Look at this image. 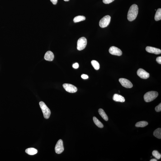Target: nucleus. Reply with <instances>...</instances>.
I'll return each instance as SVG.
<instances>
[{
    "instance_id": "nucleus-17",
    "label": "nucleus",
    "mask_w": 161,
    "mask_h": 161,
    "mask_svg": "<svg viewBox=\"0 0 161 161\" xmlns=\"http://www.w3.org/2000/svg\"><path fill=\"white\" fill-rule=\"evenodd\" d=\"M148 124V123L147 121H140L137 123L135 124V126L136 127H144L147 126Z\"/></svg>"
},
{
    "instance_id": "nucleus-21",
    "label": "nucleus",
    "mask_w": 161,
    "mask_h": 161,
    "mask_svg": "<svg viewBox=\"0 0 161 161\" xmlns=\"http://www.w3.org/2000/svg\"><path fill=\"white\" fill-rule=\"evenodd\" d=\"M85 19L86 18L84 16H78L74 18L73 19V21L74 22L76 23L84 21Z\"/></svg>"
},
{
    "instance_id": "nucleus-2",
    "label": "nucleus",
    "mask_w": 161,
    "mask_h": 161,
    "mask_svg": "<svg viewBox=\"0 0 161 161\" xmlns=\"http://www.w3.org/2000/svg\"><path fill=\"white\" fill-rule=\"evenodd\" d=\"M158 94L156 91H151L147 92L144 96V101L147 102L154 100L158 97Z\"/></svg>"
},
{
    "instance_id": "nucleus-3",
    "label": "nucleus",
    "mask_w": 161,
    "mask_h": 161,
    "mask_svg": "<svg viewBox=\"0 0 161 161\" xmlns=\"http://www.w3.org/2000/svg\"><path fill=\"white\" fill-rule=\"evenodd\" d=\"M39 105L42 112L44 118L46 119H49L51 114L50 110L43 101H40L39 103Z\"/></svg>"
},
{
    "instance_id": "nucleus-18",
    "label": "nucleus",
    "mask_w": 161,
    "mask_h": 161,
    "mask_svg": "<svg viewBox=\"0 0 161 161\" xmlns=\"http://www.w3.org/2000/svg\"><path fill=\"white\" fill-rule=\"evenodd\" d=\"M93 121L94 123L98 127L103 128L104 127V125L100 121L95 117H93Z\"/></svg>"
},
{
    "instance_id": "nucleus-13",
    "label": "nucleus",
    "mask_w": 161,
    "mask_h": 161,
    "mask_svg": "<svg viewBox=\"0 0 161 161\" xmlns=\"http://www.w3.org/2000/svg\"><path fill=\"white\" fill-rule=\"evenodd\" d=\"M113 99L116 102H124L125 101V99L124 97L117 94H115L114 95Z\"/></svg>"
},
{
    "instance_id": "nucleus-28",
    "label": "nucleus",
    "mask_w": 161,
    "mask_h": 161,
    "mask_svg": "<svg viewBox=\"0 0 161 161\" xmlns=\"http://www.w3.org/2000/svg\"><path fill=\"white\" fill-rule=\"evenodd\" d=\"M50 1L54 5H56L57 3L58 0H50Z\"/></svg>"
},
{
    "instance_id": "nucleus-20",
    "label": "nucleus",
    "mask_w": 161,
    "mask_h": 161,
    "mask_svg": "<svg viewBox=\"0 0 161 161\" xmlns=\"http://www.w3.org/2000/svg\"><path fill=\"white\" fill-rule=\"evenodd\" d=\"M91 64L96 70H98L99 69L100 64L97 61L95 60H92L91 62Z\"/></svg>"
},
{
    "instance_id": "nucleus-30",
    "label": "nucleus",
    "mask_w": 161,
    "mask_h": 161,
    "mask_svg": "<svg viewBox=\"0 0 161 161\" xmlns=\"http://www.w3.org/2000/svg\"><path fill=\"white\" fill-rule=\"evenodd\" d=\"M64 0L65 1H69V0Z\"/></svg>"
},
{
    "instance_id": "nucleus-23",
    "label": "nucleus",
    "mask_w": 161,
    "mask_h": 161,
    "mask_svg": "<svg viewBox=\"0 0 161 161\" xmlns=\"http://www.w3.org/2000/svg\"><path fill=\"white\" fill-rule=\"evenodd\" d=\"M155 111L157 112H160L161 111V103H160L159 104L158 106H157L155 107Z\"/></svg>"
},
{
    "instance_id": "nucleus-29",
    "label": "nucleus",
    "mask_w": 161,
    "mask_h": 161,
    "mask_svg": "<svg viewBox=\"0 0 161 161\" xmlns=\"http://www.w3.org/2000/svg\"><path fill=\"white\" fill-rule=\"evenodd\" d=\"M150 161H157V160L156 159H153L151 160H150Z\"/></svg>"
},
{
    "instance_id": "nucleus-1",
    "label": "nucleus",
    "mask_w": 161,
    "mask_h": 161,
    "mask_svg": "<svg viewBox=\"0 0 161 161\" xmlns=\"http://www.w3.org/2000/svg\"><path fill=\"white\" fill-rule=\"evenodd\" d=\"M139 8L137 5L133 4L130 7L128 12L127 19L129 21H133L136 18L137 16Z\"/></svg>"
},
{
    "instance_id": "nucleus-5",
    "label": "nucleus",
    "mask_w": 161,
    "mask_h": 161,
    "mask_svg": "<svg viewBox=\"0 0 161 161\" xmlns=\"http://www.w3.org/2000/svg\"><path fill=\"white\" fill-rule=\"evenodd\" d=\"M111 17L109 15H106L100 20L99 26L101 28H105L108 26L111 21Z\"/></svg>"
},
{
    "instance_id": "nucleus-9",
    "label": "nucleus",
    "mask_w": 161,
    "mask_h": 161,
    "mask_svg": "<svg viewBox=\"0 0 161 161\" xmlns=\"http://www.w3.org/2000/svg\"><path fill=\"white\" fill-rule=\"evenodd\" d=\"M109 52L113 55L117 56H121L122 55V52L121 50L115 46H112L109 49Z\"/></svg>"
},
{
    "instance_id": "nucleus-16",
    "label": "nucleus",
    "mask_w": 161,
    "mask_h": 161,
    "mask_svg": "<svg viewBox=\"0 0 161 161\" xmlns=\"http://www.w3.org/2000/svg\"><path fill=\"white\" fill-rule=\"evenodd\" d=\"M153 135L158 139H161V129L158 128L154 130L153 133Z\"/></svg>"
},
{
    "instance_id": "nucleus-14",
    "label": "nucleus",
    "mask_w": 161,
    "mask_h": 161,
    "mask_svg": "<svg viewBox=\"0 0 161 161\" xmlns=\"http://www.w3.org/2000/svg\"><path fill=\"white\" fill-rule=\"evenodd\" d=\"M25 152L29 155H34L37 153L38 151L35 148H30L27 149L25 150Z\"/></svg>"
},
{
    "instance_id": "nucleus-7",
    "label": "nucleus",
    "mask_w": 161,
    "mask_h": 161,
    "mask_svg": "<svg viewBox=\"0 0 161 161\" xmlns=\"http://www.w3.org/2000/svg\"><path fill=\"white\" fill-rule=\"evenodd\" d=\"M63 86L66 91L70 93H75L77 91V87L73 85L69 84H64Z\"/></svg>"
},
{
    "instance_id": "nucleus-25",
    "label": "nucleus",
    "mask_w": 161,
    "mask_h": 161,
    "mask_svg": "<svg viewBox=\"0 0 161 161\" xmlns=\"http://www.w3.org/2000/svg\"><path fill=\"white\" fill-rule=\"evenodd\" d=\"M73 67L75 69H77L79 68V64H78V63H76L73 64Z\"/></svg>"
},
{
    "instance_id": "nucleus-15",
    "label": "nucleus",
    "mask_w": 161,
    "mask_h": 161,
    "mask_svg": "<svg viewBox=\"0 0 161 161\" xmlns=\"http://www.w3.org/2000/svg\"><path fill=\"white\" fill-rule=\"evenodd\" d=\"M98 112L99 115L104 120L106 121H108V117L103 109H99L98 110Z\"/></svg>"
},
{
    "instance_id": "nucleus-10",
    "label": "nucleus",
    "mask_w": 161,
    "mask_h": 161,
    "mask_svg": "<svg viewBox=\"0 0 161 161\" xmlns=\"http://www.w3.org/2000/svg\"><path fill=\"white\" fill-rule=\"evenodd\" d=\"M137 74L140 78L146 79L149 78V74L144 70L141 68L139 69L137 71Z\"/></svg>"
},
{
    "instance_id": "nucleus-19",
    "label": "nucleus",
    "mask_w": 161,
    "mask_h": 161,
    "mask_svg": "<svg viewBox=\"0 0 161 161\" xmlns=\"http://www.w3.org/2000/svg\"><path fill=\"white\" fill-rule=\"evenodd\" d=\"M154 19L156 21H158L161 19V9L158 8L156 13Z\"/></svg>"
},
{
    "instance_id": "nucleus-11",
    "label": "nucleus",
    "mask_w": 161,
    "mask_h": 161,
    "mask_svg": "<svg viewBox=\"0 0 161 161\" xmlns=\"http://www.w3.org/2000/svg\"><path fill=\"white\" fill-rule=\"evenodd\" d=\"M147 51L148 52L154 54H159L161 53V50L160 49L150 46L147 47L146 49Z\"/></svg>"
},
{
    "instance_id": "nucleus-26",
    "label": "nucleus",
    "mask_w": 161,
    "mask_h": 161,
    "mask_svg": "<svg viewBox=\"0 0 161 161\" xmlns=\"http://www.w3.org/2000/svg\"><path fill=\"white\" fill-rule=\"evenodd\" d=\"M156 62L159 64H161V57L159 56L157 57L156 59Z\"/></svg>"
},
{
    "instance_id": "nucleus-22",
    "label": "nucleus",
    "mask_w": 161,
    "mask_h": 161,
    "mask_svg": "<svg viewBox=\"0 0 161 161\" xmlns=\"http://www.w3.org/2000/svg\"><path fill=\"white\" fill-rule=\"evenodd\" d=\"M152 154L157 159H159L161 158V154L157 150L153 151L152 152Z\"/></svg>"
},
{
    "instance_id": "nucleus-27",
    "label": "nucleus",
    "mask_w": 161,
    "mask_h": 161,
    "mask_svg": "<svg viewBox=\"0 0 161 161\" xmlns=\"http://www.w3.org/2000/svg\"><path fill=\"white\" fill-rule=\"evenodd\" d=\"M81 77L84 79H87L88 78V76L84 74L82 75Z\"/></svg>"
},
{
    "instance_id": "nucleus-8",
    "label": "nucleus",
    "mask_w": 161,
    "mask_h": 161,
    "mask_svg": "<svg viewBox=\"0 0 161 161\" xmlns=\"http://www.w3.org/2000/svg\"><path fill=\"white\" fill-rule=\"evenodd\" d=\"M119 82L121 85L127 88H130L133 87V84L130 81L125 78H120Z\"/></svg>"
},
{
    "instance_id": "nucleus-4",
    "label": "nucleus",
    "mask_w": 161,
    "mask_h": 161,
    "mask_svg": "<svg viewBox=\"0 0 161 161\" xmlns=\"http://www.w3.org/2000/svg\"><path fill=\"white\" fill-rule=\"evenodd\" d=\"M87 43V40L85 37H83L80 38L77 41V49L79 50H83L86 48Z\"/></svg>"
},
{
    "instance_id": "nucleus-6",
    "label": "nucleus",
    "mask_w": 161,
    "mask_h": 161,
    "mask_svg": "<svg viewBox=\"0 0 161 161\" xmlns=\"http://www.w3.org/2000/svg\"><path fill=\"white\" fill-rule=\"evenodd\" d=\"M63 142L61 139L59 140L56 144L55 147L56 153L57 154H60L64 151Z\"/></svg>"
},
{
    "instance_id": "nucleus-24",
    "label": "nucleus",
    "mask_w": 161,
    "mask_h": 161,
    "mask_svg": "<svg viewBox=\"0 0 161 161\" xmlns=\"http://www.w3.org/2000/svg\"><path fill=\"white\" fill-rule=\"evenodd\" d=\"M114 0H103V1L104 3L106 4H108L113 2Z\"/></svg>"
},
{
    "instance_id": "nucleus-12",
    "label": "nucleus",
    "mask_w": 161,
    "mask_h": 161,
    "mask_svg": "<svg viewBox=\"0 0 161 161\" xmlns=\"http://www.w3.org/2000/svg\"><path fill=\"white\" fill-rule=\"evenodd\" d=\"M54 58V54L52 52L50 51H49L46 52L44 56V59L45 60L49 61H53Z\"/></svg>"
}]
</instances>
